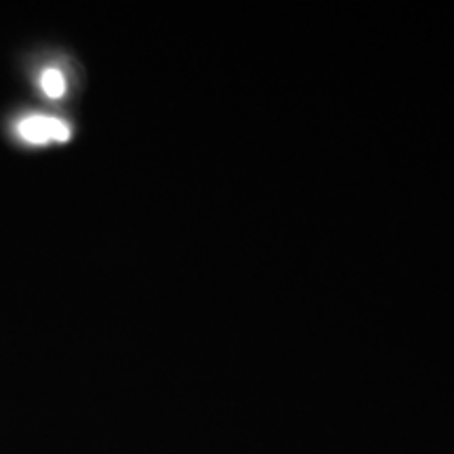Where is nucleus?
<instances>
[{
    "mask_svg": "<svg viewBox=\"0 0 454 454\" xmlns=\"http://www.w3.org/2000/svg\"><path fill=\"white\" fill-rule=\"evenodd\" d=\"M20 137L32 145H44L49 141H67L72 130L70 124L51 116H27L17 122Z\"/></svg>",
    "mask_w": 454,
    "mask_h": 454,
    "instance_id": "obj_1",
    "label": "nucleus"
},
{
    "mask_svg": "<svg viewBox=\"0 0 454 454\" xmlns=\"http://www.w3.org/2000/svg\"><path fill=\"white\" fill-rule=\"evenodd\" d=\"M41 89L43 93L51 99L64 98L66 93V78L59 70H44L41 76Z\"/></svg>",
    "mask_w": 454,
    "mask_h": 454,
    "instance_id": "obj_2",
    "label": "nucleus"
}]
</instances>
